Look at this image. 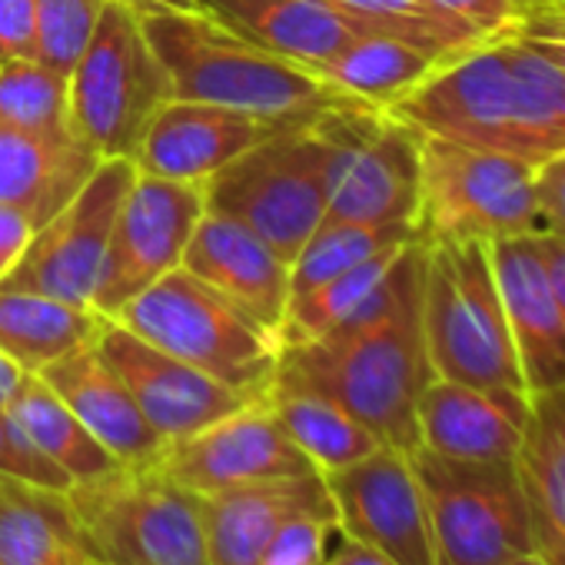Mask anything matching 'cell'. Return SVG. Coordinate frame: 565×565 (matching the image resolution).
<instances>
[{"label": "cell", "instance_id": "6da1fadb", "mask_svg": "<svg viewBox=\"0 0 565 565\" xmlns=\"http://www.w3.org/2000/svg\"><path fill=\"white\" fill-rule=\"evenodd\" d=\"M390 110L423 137L505 153L532 167L565 153V74L515 34L443 61Z\"/></svg>", "mask_w": 565, "mask_h": 565}, {"label": "cell", "instance_id": "7a4b0ae2", "mask_svg": "<svg viewBox=\"0 0 565 565\" xmlns=\"http://www.w3.org/2000/svg\"><path fill=\"white\" fill-rule=\"evenodd\" d=\"M423 294L380 323L282 347L276 376L317 390L353 413L383 446H419L416 403L433 380L423 340Z\"/></svg>", "mask_w": 565, "mask_h": 565}, {"label": "cell", "instance_id": "3957f363", "mask_svg": "<svg viewBox=\"0 0 565 565\" xmlns=\"http://www.w3.org/2000/svg\"><path fill=\"white\" fill-rule=\"evenodd\" d=\"M140 24L170 74L173 100L216 104L273 124H303L350 100L307 67L236 38L200 11L143 14Z\"/></svg>", "mask_w": 565, "mask_h": 565}, {"label": "cell", "instance_id": "277c9868", "mask_svg": "<svg viewBox=\"0 0 565 565\" xmlns=\"http://www.w3.org/2000/svg\"><path fill=\"white\" fill-rule=\"evenodd\" d=\"M423 340L433 376L529 393L509 337L492 249L479 239L423 246Z\"/></svg>", "mask_w": 565, "mask_h": 565}, {"label": "cell", "instance_id": "5b68a950", "mask_svg": "<svg viewBox=\"0 0 565 565\" xmlns=\"http://www.w3.org/2000/svg\"><path fill=\"white\" fill-rule=\"evenodd\" d=\"M114 320L246 399H266L276 380V333L259 327L183 266L134 297Z\"/></svg>", "mask_w": 565, "mask_h": 565}, {"label": "cell", "instance_id": "8992f818", "mask_svg": "<svg viewBox=\"0 0 565 565\" xmlns=\"http://www.w3.org/2000/svg\"><path fill=\"white\" fill-rule=\"evenodd\" d=\"M64 499L94 565H206L200 502L157 462L74 482Z\"/></svg>", "mask_w": 565, "mask_h": 565}, {"label": "cell", "instance_id": "52a82bcc", "mask_svg": "<svg viewBox=\"0 0 565 565\" xmlns=\"http://www.w3.org/2000/svg\"><path fill=\"white\" fill-rule=\"evenodd\" d=\"M416 243L542 236L545 220L535 190V167L505 153L423 137Z\"/></svg>", "mask_w": 565, "mask_h": 565}, {"label": "cell", "instance_id": "ba28073f", "mask_svg": "<svg viewBox=\"0 0 565 565\" xmlns=\"http://www.w3.org/2000/svg\"><path fill=\"white\" fill-rule=\"evenodd\" d=\"M327 186V220L409 223L419 206L423 134L393 110L343 100L310 120Z\"/></svg>", "mask_w": 565, "mask_h": 565}, {"label": "cell", "instance_id": "9c48e42d", "mask_svg": "<svg viewBox=\"0 0 565 565\" xmlns=\"http://www.w3.org/2000/svg\"><path fill=\"white\" fill-rule=\"evenodd\" d=\"M173 100L170 74L150 47L140 14L124 0H107L97 31L67 77L74 134L100 160H134L157 110Z\"/></svg>", "mask_w": 565, "mask_h": 565}, {"label": "cell", "instance_id": "30bf717a", "mask_svg": "<svg viewBox=\"0 0 565 565\" xmlns=\"http://www.w3.org/2000/svg\"><path fill=\"white\" fill-rule=\"evenodd\" d=\"M203 206L253 230L276 256L297 259L327 220L320 147L303 124H282L203 183Z\"/></svg>", "mask_w": 565, "mask_h": 565}, {"label": "cell", "instance_id": "8fae6325", "mask_svg": "<svg viewBox=\"0 0 565 565\" xmlns=\"http://www.w3.org/2000/svg\"><path fill=\"white\" fill-rule=\"evenodd\" d=\"M409 459L423 486L436 565H505L532 552L512 462H459L423 446Z\"/></svg>", "mask_w": 565, "mask_h": 565}, {"label": "cell", "instance_id": "7c38bea8", "mask_svg": "<svg viewBox=\"0 0 565 565\" xmlns=\"http://www.w3.org/2000/svg\"><path fill=\"white\" fill-rule=\"evenodd\" d=\"M134 180V160H100V167L77 190V196L34 230L31 246L8 273V279L0 282V290H28L64 300L71 307L94 310L90 303L104 269L110 230Z\"/></svg>", "mask_w": 565, "mask_h": 565}, {"label": "cell", "instance_id": "4fadbf2b", "mask_svg": "<svg viewBox=\"0 0 565 565\" xmlns=\"http://www.w3.org/2000/svg\"><path fill=\"white\" fill-rule=\"evenodd\" d=\"M203 213V183L137 173L117 210L90 307L114 320L134 297L173 273L183 263L186 243Z\"/></svg>", "mask_w": 565, "mask_h": 565}, {"label": "cell", "instance_id": "5bb4252c", "mask_svg": "<svg viewBox=\"0 0 565 565\" xmlns=\"http://www.w3.org/2000/svg\"><path fill=\"white\" fill-rule=\"evenodd\" d=\"M323 479L347 539L390 555L396 565H436L429 512L409 452L380 446Z\"/></svg>", "mask_w": 565, "mask_h": 565}, {"label": "cell", "instance_id": "9a60e30c", "mask_svg": "<svg viewBox=\"0 0 565 565\" xmlns=\"http://www.w3.org/2000/svg\"><path fill=\"white\" fill-rule=\"evenodd\" d=\"M157 466L193 495L317 472L294 439L282 433L266 399L246 403L213 426L167 443L157 456Z\"/></svg>", "mask_w": 565, "mask_h": 565}, {"label": "cell", "instance_id": "2e32d148", "mask_svg": "<svg viewBox=\"0 0 565 565\" xmlns=\"http://www.w3.org/2000/svg\"><path fill=\"white\" fill-rule=\"evenodd\" d=\"M94 347L127 383L140 413L157 429L163 446L213 426L216 419L243 409L246 403H256L223 386L220 380L193 370L190 363L150 347L117 320L104 317Z\"/></svg>", "mask_w": 565, "mask_h": 565}, {"label": "cell", "instance_id": "e0dca14e", "mask_svg": "<svg viewBox=\"0 0 565 565\" xmlns=\"http://www.w3.org/2000/svg\"><path fill=\"white\" fill-rule=\"evenodd\" d=\"M276 127L282 124L226 110L216 104L167 100L143 130L134 153V167L143 177L206 183L216 170L266 140Z\"/></svg>", "mask_w": 565, "mask_h": 565}, {"label": "cell", "instance_id": "ac0fdd59", "mask_svg": "<svg viewBox=\"0 0 565 565\" xmlns=\"http://www.w3.org/2000/svg\"><path fill=\"white\" fill-rule=\"evenodd\" d=\"M489 249L509 337L529 396L565 386V327L539 236L495 239L489 243Z\"/></svg>", "mask_w": 565, "mask_h": 565}, {"label": "cell", "instance_id": "d6986e66", "mask_svg": "<svg viewBox=\"0 0 565 565\" xmlns=\"http://www.w3.org/2000/svg\"><path fill=\"white\" fill-rule=\"evenodd\" d=\"M180 266L223 300L249 313L269 333H276L287 317L290 263L230 216L206 210L186 243Z\"/></svg>", "mask_w": 565, "mask_h": 565}, {"label": "cell", "instance_id": "ffe728a7", "mask_svg": "<svg viewBox=\"0 0 565 565\" xmlns=\"http://www.w3.org/2000/svg\"><path fill=\"white\" fill-rule=\"evenodd\" d=\"M529 393L476 390L433 376L416 403L419 446L459 462H515Z\"/></svg>", "mask_w": 565, "mask_h": 565}, {"label": "cell", "instance_id": "44dd1931", "mask_svg": "<svg viewBox=\"0 0 565 565\" xmlns=\"http://www.w3.org/2000/svg\"><path fill=\"white\" fill-rule=\"evenodd\" d=\"M206 565H256L266 542L310 509H333L323 472L263 479L196 495Z\"/></svg>", "mask_w": 565, "mask_h": 565}, {"label": "cell", "instance_id": "7402d4cb", "mask_svg": "<svg viewBox=\"0 0 565 565\" xmlns=\"http://www.w3.org/2000/svg\"><path fill=\"white\" fill-rule=\"evenodd\" d=\"M90 429V436L124 466L157 462L163 439L140 413L127 383L97 353L94 343L67 353L38 373Z\"/></svg>", "mask_w": 565, "mask_h": 565}, {"label": "cell", "instance_id": "603a6c76", "mask_svg": "<svg viewBox=\"0 0 565 565\" xmlns=\"http://www.w3.org/2000/svg\"><path fill=\"white\" fill-rule=\"evenodd\" d=\"M196 11L307 71L363 34L333 0H196Z\"/></svg>", "mask_w": 565, "mask_h": 565}, {"label": "cell", "instance_id": "cb8c5ba5", "mask_svg": "<svg viewBox=\"0 0 565 565\" xmlns=\"http://www.w3.org/2000/svg\"><path fill=\"white\" fill-rule=\"evenodd\" d=\"M100 167L77 134H31L0 124V203L21 210L34 226L61 213Z\"/></svg>", "mask_w": 565, "mask_h": 565}, {"label": "cell", "instance_id": "d4e9b609", "mask_svg": "<svg viewBox=\"0 0 565 565\" xmlns=\"http://www.w3.org/2000/svg\"><path fill=\"white\" fill-rule=\"evenodd\" d=\"M532 552L565 565V386L532 393L529 419L515 452Z\"/></svg>", "mask_w": 565, "mask_h": 565}, {"label": "cell", "instance_id": "484cf974", "mask_svg": "<svg viewBox=\"0 0 565 565\" xmlns=\"http://www.w3.org/2000/svg\"><path fill=\"white\" fill-rule=\"evenodd\" d=\"M64 492L0 479V565H87Z\"/></svg>", "mask_w": 565, "mask_h": 565}, {"label": "cell", "instance_id": "4316f807", "mask_svg": "<svg viewBox=\"0 0 565 565\" xmlns=\"http://www.w3.org/2000/svg\"><path fill=\"white\" fill-rule=\"evenodd\" d=\"M266 406L273 409L282 433L294 439V446L323 476L337 472V469H347L356 459H363V456H370L373 449L383 446L340 403H333L330 396H323L317 390H307V386H300L294 380L276 376L269 393H266Z\"/></svg>", "mask_w": 565, "mask_h": 565}, {"label": "cell", "instance_id": "83f0119b", "mask_svg": "<svg viewBox=\"0 0 565 565\" xmlns=\"http://www.w3.org/2000/svg\"><path fill=\"white\" fill-rule=\"evenodd\" d=\"M104 317L28 290H0V353L21 373H41L94 343Z\"/></svg>", "mask_w": 565, "mask_h": 565}, {"label": "cell", "instance_id": "f1b7e54d", "mask_svg": "<svg viewBox=\"0 0 565 565\" xmlns=\"http://www.w3.org/2000/svg\"><path fill=\"white\" fill-rule=\"evenodd\" d=\"M443 61L383 34H356L333 57L310 67L320 81L350 100L370 107H396L409 90H416Z\"/></svg>", "mask_w": 565, "mask_h": 565}, {"label": "cell", "instance_id": "f546056e", "mask_svg": "<svg viewBox=\"0 0 565 565\" xmlns=\"http://www.w3.org/2000/svg\"><path fill=\"white\" fill-rule=\"evenodd\" d=\"M4 409L71 482H87L124 466L90 436V429L74 416V409L38 373H24Z\"/></svg>", "mask_w": 565, "mask_h": 565}, {"label": "cell", "instance_id": "4dcf8cb0", "mask_svg": "<svg viewBox=\"0 0 565 565\" xmlns=\"http://www.w3.org/2000/svg\"><path fill=\"white\" fill-rule=\"evenodd\" d=\"M413 243V239H409ZM409 243H396V246H386L380 249L376 256L337 273L333 279L320 282L317 290L290 300L287 307V317H282L279 330H276V340H279V350L282 347H300V343H313L320 337H327L333 327H340L376 287L383 282V276L390 273V266L396 263V256L409 246Z\"/></svg>", "mask_w": 565, "mask_h": 565}, {"label": "cell", "instance_id": "1f68e13d", "mask_svg": "<svg viewBox=\"0 0 565 565\" xmlns=\"http://www.w3.org/2000/svg\"><path fill=\"white\" fill-rule=\"evenodd\" d=\"M416 239V230L409 223H343V220H323L317 233L303 243L297 259L290 263V300L317 290L320 282L333 279L337 273L376 256L386 246Z\"/></svg>", "mask_w": 565, "mask_h": 565}, {"label": "cell", "instance_id": "d6a6232c", "mask_svg": "<svg viewBox=\"0 0 565 565\" xmlns=\"http://www.w3.org/2000/svg\"><path fill=\"white\" fill-rule=\"evenodd\" d=\"M333 4L363 31L396 38L439 61H449L479 41L433 8V0H333Z\"/></svg>", "mask_w": 565, "mask_h": 565}, {"label": "cell", "instance_id": "836d02e7", "mask_svg": "<svg viewBox=\"0 0 565 565\" xmlns=\"http://www.w3.org/2000/svg\"><path fill=\"white\" fill-rule=\"evenodd\" d=\"M0 124L31 134H74L67 107V77L41 61H0Z\"/></svg>", "mask_w": 565, "mask_h": 565}, {"label": "cell", "instance_id": "e575fe53", "mask_svg": "<svg viewBox=\"0 0 565 565\" xmlns=\"http://www.w3.org/2000/svg\"><path fill=\"white\" fill-rule=\"evenodd\" d=\"M107 0H38V54L44 67L71 77L84 57Z\"/></svg>", "mask_w": 565, "mask_h": 565}, {"label": "cell", "instance_id": "d590c367", "mask_svg": "<svg viewBox=\"0 0 565 565\" xmlns=\"http://www.w3.org/2000/svg\"><path fill=\"white\" fill-rule=\"evenodd\" d=\"M340 539L333 509H310L279 525L256 565H327Z\"/></svg>", "mask_w": 565, "mask_h": 565}, {"label": "cell", "instance_id": "8d00e7d4", "mask_svg": "<svg viewBox=\"0 0 565 565\" xmlns=\"http://www.w3.org/2000/svg\"><path fill=\"white\" fill-rule=\"evenodd\" d=\"M0 479H14L41 489L67 492L74 482L28 439V433L11 419V413L0 406Z\"/></svg>", "mask_w": 565, "mask_h": 565}, {"label": "cell", "instance_id": "74e56055", "mask_svg": "<svg viewBox=\"0 0 565 565\" xmlns=\"http://www.w3.org/2000/svg\"><path fill=\"white\" fill-rule=\"evenodd\" d=\"M433 8L469 31L479 44L512 34L522 21L519 0H433Z\"/></svg>", "mask_w": 565, "mask_h": 565}, {"label": "cell", "instance_id": "f35d334b", "mask_svg": "<svg viewBox=\"0 0 565 565\" xmlns=\"http://www.w3.org/2000/svg\"><path fill=\"white\" fill-rule=\"evenodd\" d=\"M512 34L565 74V8L555 4L529 8L522 11V21Z\"/></svg>", "mask_w": 565, "mask_h": 565}, {"label": "cell", "instance_id": "ab89813d", "mask_svg": "<svg viewBox=\"0 0 565 565\" xmlns=\"http://www.w3.org/2000/svg\"><path fill=\"white\" fill-rule=\"evenodd\" d=\"M38 54V0H0V61Z\"/></svg>", "mask_w": 565, "mask_h": 565}, {"label": "cell", "instance_id": "60d3db41", "mask_svg": "<svg viewBox=\"0 0 565 565\" xmlns=\"http://www.w3.org/2000/svg\"><path fill=\"white\" fill-rule=\"evenodd\" d=\"M535 190L548 236L565 239V153L548 157L535 167Z\"/></svg>", "mask_w": 565, "mask_h": 565}, {"label": "cell", "instance_id": "b9f144b4", "mask_svg": "<svg viewBox=\"0 0 565 565\" xmlns=\"http://www.w3.org/2000/svg\"><path fill=\"white\" fill-rule=\"evenodd\" d=\"M34 230L38 226L21 210L0 203V282H4L8 273L21 263L24 249L31 246Z\"/></svg>", "mask_w": 565, "mask_h": 565}, {"label": "cell", "instance_id": "7bdbcfd3", "mask_svg": "<svg viewBox=\"0 0 565 565\" xmlns=\"http://www.w3.org/2000/svg\"><path fill=\"white\" fill-rule=\"evenodd\" d=\"M542 256H545V269H548V282H552V294L562 313V327H565V239L562 236H539Z\"/></svg>", "mask_w": 565, "mask_h": 565}, {"label": "cell", "instance_id": "ee69618b", "mask_svg": "<svg viewBox=\"0 0 565 565\" xmlns=\"http://www.w3.org/2000/svg\"><path fill=\"white\" fill-rule=\"evenodd\" d=\"M327 565H396V562L390 555H383V552H376V548H370V545L353 542V539L343 535Z\"/></svg>", "mask_w": 565, "mask_h": 565}, {"label": "cell", "instance_id": "f6af8a7d", "mask_svg": "<svg viewBox=\"0 0 565 565\" xmlns=\"http://www.w3.org/2000/svg\"><path fill=\"white\" fill-rule=\"evenodd\" d=\"M130 11L143 14H160V11H196V0H124Z\"/></svg>", "mask_w": 565, "mask_h": 565}, {"label": "cell", "instance_id": "bcb514c9", "mask_svg": "<svg viewBox=\"0 0 565 565\" xmlns=\"http://www.w3.org/2000/svg\"><path fill=\"white\" fill-rule=\"evenodd\" d=\"M21 380H24V373L4 353H0V406H4L14 396V390L21 386Z\"/></svg>", "mask_w": 565, "mask_h": 565}, {"label": "cell", "instance_id": "7dc6e473", "mask_svg": "<svg viewBox=\"0 0 565 565\" xmlns=\"http://www.w3.org/2000/svg\"><path fill=\"white\" fill-rule=\"evenodd\" d=\"M505 565H548L542 555H535V552H525V555H515V558H509Z\"/></svg>", "mask_w": 565, "mask_h": 565}, {"label": "cell", "instance_id": "c3c4849f", "mask_svg": "<svg viewBox=\"0 0 565 565\" xmlns=\"http://www.w3.org/2000/svg\"><path fill=\"white\" fill-rule=\"evenodd\" d=\"M535 4H555V0H519V8H522V11H529V8H535Z\"/></svg>", "mask_w": 565, "mask_h": 565}, {"label": "cell", "instance_id": "681fc988", "mask_svg": "<svg viewBox=\"0 0 565 565\" xmlns=\"http://www.w3.org/2000/svg\"><path fill=\"white\" fill-rule=\"evenodd\" d=\"M539 8V4H535ZM555 8H565V0H555Z\"/></svg>", "mask_w": 565, "mask_h": 565}, {"label": "cell", "instance_id": "f907efd6", "mask_svg": "<svg viewBox=\"0 0 565 565\" xmlns=\"http://www.w3.org/2000/svg\"><path fill=\"white\" fill-rule=\"evenodd\" d=\"M87 565H94V562H87Z\"/></svg>", "mask_w": 565, "mask_h": 565}]
</instances>
